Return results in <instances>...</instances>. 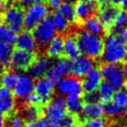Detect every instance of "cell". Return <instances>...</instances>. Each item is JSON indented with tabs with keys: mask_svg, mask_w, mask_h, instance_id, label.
Wrapping results in <instances>:
<instances>
[{
	"mask_svg": "<svg viewBox=\"0 0 127 127\" xmlns=\"http://www.w3.org/2000/svg\"><path fill=\"white\" fill-rule=\"evenodd\" d=\"M77 44L79 53L90 58H97L101 56L104 47V40L98 35L82 31L77 37Z\"/></svg>",
	"mask_w": 127,
	"mask_h": 127,
	"instance_id": "6da1fadb",
	"label": "cell"
},
{
	"mask_svg": "<svg viewBox=\"0 0 127 127\" xmlns=\"http://www.w3.org/2000/svg\"><path fill=\"white\" fill-rule=\"evenodd\" d=\"M101 59L106 64L122 63L125 59V44L117 36L111 34L104 40V47L101 54Z\"/></svg>",
	"mask_w": 127,
	"mask_h": 127,
	"instance_id": "7a4b0ae2",
	"label": "cell"
},
{
	"mask_svg": "<svg viewBox=\"0 0 127 127\" xmlns=\"http://www.w3.org/2000/svg\"><path fill=\"white\" fill-rule=\"evenodd\" d=\"M99 71L103 79L110 84L114 90H119L125 86L126 78L119 64L104 63L101 65Z\"/></svg>",
	"mask_w": 127,
	"mask_h": 127,
	"instance_id": "3957f363",
	"label": "cell"
},
{
	"mask_svg": "<svg viewBox=\"0 0 127 127\" xmlns=\"http://www.w3.org/2000/svg\"><path fill=\"white\" fill-rule=\"evenodd\" d=\"M33 35L37 45L42 47L47 46L49 43L56 36L57 31L52 23L51 18H46L33 29Z\"/></svg>",
	"mask_w": 127,
	"mask_h": 127,
	"instance_id": "277c9868",
	"label": "cell"
},
{
	"mask_svg": "<svg viewBox=\"0 0 127 127\" xmlns=\"http://www.w3.org/2000/svg\"><path fill=\"white\" fill-rule=\"evenodd\" d=\"M66 106L64 98L62 96H57L47 103L43 110L45 119L49 123L59 122L66 114Z\"/></svg>",
	"mask_w": 127,
	"mask_h": 127,
	"instance_id": "5b68a950",
	"label": "cell"
},
{
	"mask_svg": "<svg viewBox=\"0 0 127 127\" xmlns=\"http://www.w3.org/2000/svg\"><path fill=\"white\" fill-rule=\"evenodd\" d=\"M3 22L15 33H19L24 28V11L20 6L9 5L3 11Z\"/></svg>",
	"mask_w": 127,
	"mask_h": 127,
	"instance_id": "8992f818",
	"label": "cell"
},
{
	"mask_svg": "<svg viewBox=\"0 0 127 127\" xmlns=\"http://www.w3.org/2000/svg\"><path fill=\"white\" fill-rule=\"evenodd\" d=\"M48 14V7L42 3L29 7L24 13V28L29 32L32 31L40 22L47 18Z\"/></svg>",
	"mask_w": 127,
	"mask_h": 127,
	"instance_id": "52a82bcc",
	"label": "cell"
},
{
	"mask_svg": "<svg viewBox=\"0 0 127 127\" xmlns=\"http://www.w3.org/2000/svg\"><path fill=\"white\" fill-rule=\"evenodd\" d=\"M93 68V61L92 58L81 55L74 59L68 61V73L71 76L78 78H84L90 70Z\"/></svg>",
	"mask_w": 127,
	"mask_h": 127,
	"instance_id": "ba28073f",
	"label": "cell"
},
{
	"mask_svg": "<svg viewBox=\"0 0 127 127\" xmlns=\"http://www.w3.org/2000/svg\"><path fill=\"white\" fill-rule=\"evenodd\" d=\"M58 92L62 95H80L83 92L82 82L73 76L64 77L57 83Z\"/></svg>",
	"mask_w": 127,
	"mask_h": 127,
	"instance_id": "9c48e42d",
	"label": "cell"
},
{
	"mask_svg": "<svg viewBox=\"0 0 127 127\" xmlns=\"http://www.w3.org/2000/svg\"><path fill=\"white\" fill-rule=\"evenodd\" d=\"M34 59H35V55L32 52L17 48L12 51L10 65L14 71H25L28 69Z\"/></svg>",
	"mask_w": 127,
	"mask_h": 127,
	"instance_id": "30bf717a",
	"label": "cell"
},
{
	"mask_svg": "<svg viewBox=\"0 0 127 127\" xmlns=\"http://www.w3.org/2000/svg\"><path fill=\"white\" fill-rule=\"evenodd\" d=\"M34 79L27 74L19 75L18 79L13 88V95L18 98L25 99L34 92Z\"/></svg>",
	"mask_w": 127,
	"mask_h": 127,
	"instance_id": "8fae6325",
	"label": "cell"
},
{
	"mask_svg": "<svg viewBox=\"0 0 127 127\" xmlns=\"http://www.w3.org/2000/svg\"><path fill=\"white\" fill-rule=\"evenodd\" d=\"M68 73V61L65 59H58L56 62L51 64V67L45 73L48 80L53 85H57L58 81Z\"/></svg>",
	"mask_w": 127,
	"mask_h": 127,
	"instance_id": "7c38bea8",
	"label": "cell"
},
{
	"mask_svg": "<svg viewBox=\"0 0 127 127\" xmlns=\"http://www.w3.org/2000/svg\"><path fill=\"white\" fill-rule=\"evenodd\" d=\"M74 10L76 19L85 21L97 12V4L94 0H79L74 5Z\"/></svg>",
	"mask_w": 127,
	"mask_h": 127,
	"instance_id": "4fadbf2b",
	"label": "cell"
},
{
	"mask_svg": "<svg viewBox=\"0 0 127 127\" xmlns=\"http://www.w3.org/2000/svg\"><path fill=\"white\" fill-rule=\"evenodd\" d=\"M51 60L49 57L41 56L37 58H35L34 61L28 67V72L32 78H41L47 72L49 68L51 65Z\"/></svg>",
	"mask_w": 127,
	"mask_h": 127,
	"instance_id": "5bb4252c",
	"label": "cell"
},
{
	"mask_svg": "<svg viewBox=\"0 0 127 127\" xmlns=\"http://www.w3.org/2000/svg\"><path fill=\"white\" fill-rule=\"evenodd\" d=\"M16 108V100L10 89L0 88V114L8 117L11 115Z\"/></svg>",
	"mask_w": 127,
	"mask_h": 127,
	"instance_id": "9a60e30c",
	"label": "cell"
},
{
	"mask_svg": "<svg viewBox=\"0 0 127 127\" xmlns=\"http://www.w3.org/2000/svg\"><path fill=\"white\" fill-rule=\"evenodd\" d=\"M54 85L47 79L41 78L37 80L34 85V92L40 100L41 104L49 102L52 97Z\"/></svg>",
	"mask_w": 127,
	"mask_h": 127,
	"instance_id": "2e32d148",
	"label": "cell"
},
{
	"mask_svg": "<svg viewBox=\"0 0 127 127\" xmlns=\"http://www.w3.org/2000/svg\"><path fill=\"white\" fill-rule=\"evenodd\" d=\"M102 77L100 71L97 68H92L84 77L82 82V89L85 92H97L100 84L102 83Z\"/></svg>",
	"mask_w": 127,
	"mask_h": 127,
	"instance_id": "e0dca14e",
	"label": "cell"
},
{
	"mask_svg": "<svg viewBox=\"0 0 127 127\" xmlns=\"http://www.w3.org/2000/svg\"><path fill=\"white\" fill-rule=\"evenodd\" d=\"M118 9L115 4H104L98 11V19L102 23L104 28L110 29L112 26L118 14Z\"/></svg>",
	"mask_w": 127,
	"mask_h": 127,
	"instance_id": "ac0fdd59",
	"label": "cell"
},
{
	"mask_svg": "<svg viewBox=\"0 0 127 127\" xmlns=\"http://www.w3.org/2000/svg\"><path fill=\"white\" fill-rule=\"evenodd\" d=\"M15 44H16L18 49L32 53L37 48V44L36 43L33 35L29 31H24V32H19V34L16 37Z\"/></svg>",
	"mask_w": 127,
	"mask_h": 127,
	"instance_id": "d6986e66",
	"label": "cell"
},
{
	"mask_svg": "<svg viewBox=\"0 0 127 127\" xmlns=\"http://www.w3.org/2000/svg\"><path fill=\"white\" fill-rule=\"evenodd\" d=\"M21 113V117L25 120V122H27V124H30L35 123L38 119H40L42 111L37 104H25L23 105Z\"/></svg>",
	"mask_w": 127,
	"mask_h": 127,
	"instance_id": "ffe728a7",
	"label": "cell"
},
{
	"mask_svg": "<svg viewBox=\"0 0 127 127\" xmlns=\"http://www.w3.org/2000/svg\"><path fill=\"white\" fill-rule=\"evenodd\" d=\"M64 38L62 36H55L54 38L49 43L46 49L49 58H58L63 54Z\"/></svg>",
	"mask_w": 127,
	"mask_h": 127,
	"instance_id": "44dd1931",
	"label": "cell"
},
{
	"mask_svg": "<svg viewBox=\"0 0 127 127\" xmlns=\"http://www.w3.org/2000/svg\"><path fill=\"white\" fill-rule=\"evenodd\" d=\"M66 110L72 115H79L83 109V98L80 95H68L64 99Z\"/></svg>",
	"mask_w": 127,
	"mask_h": 127,
	"instance_id": "7402d4cb",
	"label": "cell"
},
{
	"mask_svg": "<svg viewBox=\"0 0 127 127\" xmlns=\"http://www.w3.org/2000/svg\"><path fill=\"white\" fill-rule=\"evenodd\" d=\"M82 115L84 119H94V118H102L104 115L103 106L99 104H86L83 106Z\"/></svg>",
	"mask_w": 127,
	"mask_h": 127,
	"instance_id": "603a6c76",
	"label": "cell"
},
{
	"mask_svg": "<svg viewBox=\"0 0 127 127\" xmlns=\"http://www.w3.org/2000/svg\"><path fill=\"white\" fill-rule=\"evenodd\" d=\"M63 54L65 55L66 58H68L69 59H74L78 56H79L78 44H77V41L74 37L68 36L67 37L64 38Z\"/></svg>",
	"mask_w": 127,
	"mask_h": 127,
	"instance_id": "cb8c5ba5",
	"label": "cell"
},
{
	"mask_svg": "<svg viewBox=\"0 0 127 127\" xmlns=\"http://www.w3.org/2000/svg\"><path fill=\"white\" fill-rule=\"evenodd\" d=\"M84 27L85 31L90 33L100 36L104 32V26L98 18L96 16L89 17L84 21Z\"/></svg>",
	"mask_w": 127,
	"mask_h": 127,
	"instance_id": "d4e9b609",
	"label": "cell"
},
{
	"mask_svg": "<svg viewBox=\"0 0 127 127\" xmlns=\"http://www.w3.org/2000/svg\"><path fill=\"white\" fill-rule=\"evenodd\" d=\"M19 75L14 70H4L0 76V84L2 87L7 89H13L18 79Z\"/></svg>",
	"mask_w": 127,
	"mask_h": 127,
	"instance_id": "484cf974",
	"label": "cell"
},
{
	"mask_svg": "<svg viewBox=\"0 0 127 127\" xmlns=\"http://www.w3.org/2000/svg\"><path fill=\"white\" fill-rule=\"evenodd\" d=\"M114 92V88L105 81H103L97 89V94L99 96L100 101L104 103L110 102L111 99H112Z\"/></svg>",
	"mask_w": 127,
	"mask_h": 127,
	"instance_id": "4316f807",
	"label": "cell"
},
{
	"mask_svg": "<svg viewBox=\"0 0 127 127\" xmlns=\"http://www.w3.org/2000/svg\"><path fill=\"white\" fill-rule=\"evenodd\" d=\"M12 51L11 44L0 42V64L4 67H8L10 65Z\"/></svg>",
	"mask_w": 127,
	"mask_h": 127,
	"instance_id": "83f0119b",
	"label": "cell"
},
{
	"mask_svg": "<svg viewBox=\"0 0 127 127\" xmlns=\"http://www.w3.org/2000/svg\"><path fill=\"white\" fill-rule=\"evenodd\" d=\"M51 20H52V23L54 25L57 32H60V33H64V32H66L68 31L69 22L67 21V19L59 11H56L53 14Z\"/></svg>",
	"mask_w": 127,
	"mask_h": 127,
	"instance_id": "f1b7e54d",
	"label": "cell"
},
{
	"mask_svg": "<svg viewBox=\"0 0 127 127\" xmlns=\"http://www.w3.org/2000/svg\"><path fill=\"white\" fill-rule=\"evenodd\" d=\"M58 11L67 19V21L69 23L74 22L75 19H76L74 5L72 4V3L63 2V4H61V6L58 9Z\"/></svg>",
	"mask_w": 127,
	"mask_h": 127,
	"instance_id": "f546056e",
	"label": "cell"
},
{
	"mask_svg": "<svg viewBox=\"0 0 127 127\" xmlns=\"http://www.w3.org/2000/svg\"><path fill=\"white\" fill-rule=\"evenodd\" d=\"M112 102L121 107L122 109H127V87L117 90L116 92H114V95L112 97Z\"/></svg>",
	"mask_w": 127,
	"mask_h": 127,
	"instance_id": "4dcf8cb0",
	"label": "cell"
},
{
	"mask_svg": "<svg viewBox=\"0 0 127 127\" xmlns=\"http://www.w3.org/2000/svg\"><path fill=\"white\" fill-rule=\"evenodd\" d=\"M16 33L5 25H0V42L13 44L16 41Z\"/></svg>",
	"mask_w": 127,
	"mask_h": 127,
	"instance_id": "1f68e13d",
	"label": "cell"
},
{
	"mask_svg": "<svg viewBox=\"0 0 127 127\" xmlns=\"http://www.w3.org/2000/svg\"><path fill=\"white\" fill-rule=\"evenodd\" d=\"M103 110H104V114L109 118H117L121 116L124 112V109H122L113 102L104 103Z\"/></svg>",
	"mask_w": 127,
	"mask_h": 127,
	"instance_id": "d6a6232c",
	"label": "cell"
},
{
	"mask_svg": "<svg viewBox=\"0 0 127 127\" xmlns=\"http://www.w3.org/2000/svg\"><path fill=\"white\" fill-rule=\"evenodd\" d=\"M127 26V11H119L113 23L111 30L112 33H118L122 29Z\"/></svg>",
	"mask_w": 127,
	"mask_h": 127,
	"instance_id": "836d02e7",
	"label": "cell"
},
{
	"mask_svg": "<svg viewBox=\"0 0 127 127\" xmlns=\"http://www.w3.org/2000/svg\"><path fill=\"white\" fill-rule=\"evenodd\" d=\"M8 119V125L9 127H25V122L21 116L19 115H10L6 117Z\"/></svg>",
	"mask_w": 127,
	"mask_h": 127,
	"instance_id": "e575fe53",
	"label": "cell"
},
{
	"mask_svg": "<svg viewBox=\"0 0 127 127\" xmlns=\"http://www.w3.org/2000/svg\"><path fill=\"white\" fill-rule=\"evenodd\" d=\"M59 123L62 127H76L78 125V120L74 115L66 113L65 116L59 121Z\"/></svg>",
	"mask_w": 127,
	"mask_h": 127,
	"instance_id": "d590c367",
	"label": "cell"
},
{
	"mask_svg": "<svg viewBox=\"0 0 127 127\" xmlns=\"http://www.w3.org/2000/svg\"><path fill=\"white\" fill-rule=\"evenodd\" d=\"M84 101L86 104H99L100 98L97 92H86V94L84 97Z\"/></svg>",
	"mask_w": 127,
	"mask_h": 127,
	"instance_id": "8d00e7d4",
	"label": "cell"
},
{
	"mask_svg": "<svg viewBox=\"0 0 127 127\" xmlns=\"http://www.w3.org/2000/svg\"><path fill=\"white\" fill-rule=\"evenodd\" d=\"M85 127H106V124L102 118H94L87 120L85 124Z\"/></svg>",
	"mask_w": 127,
	"mask_h": 127,
	"instance_id": "74e56055",
	"label": "cell"
},
{
	"mask_svg": "<svg viewBox=\"0 0 127 127\" xmlns=\"http://www.w3.org/2000/svg\"><path fill=\"white\" fill-rule=\"evenodd\" d=\"M43 0H20V7L22 9H28L29 7H32L36 4H41Z\"/></svg>",
	"mask_w": 127,
	"mask_h": 127,
	"instance_id": "f35d334b",
	"label": "cell"
},
{
	"mask_svg": "<svg viewBox=\"0 0 127 127\" xmlns=\"http://www.w3.org/2000/svg\"><path fill=\"white\" fill-rule=\"evenodd\" d=\"M25 101H26V104H37L38 105L39 104H41L40 100L35 93H32L31 95H29L25 98Z\"/></svg>",
	"mask_w": 127,
	"mask_h": 127,
	"instance_id": "ab89813d",
	"label": "cell"
},
{
	"mask_svg": "<svg viewBox=\"0 0 127 127\" xmlns=\"http://www.w3.org/2000/svg\"><path fill=\"white\" fill-rule=\"evenodd\" d=\"M62 4L63 0H48V5L52 10H58Z\"/></svg>",
	"mask_w": 127,
	"mask_h": 127,
	"instance_id": "60d3db41",
	"label": "cell"
},
{
	"mask_svg": "<svg viewBox=\"0 0 127 127\" xmlns=\"http://www.w3.org/2000/svg\"><path fill=\"white\" fill-rule=\"evenodd\" d=\"M118 37L123 44H127V29H122L118 32Z\"/></svg>",
	"mask_w": 127,
	"mask_h": 127,
	"instance_id": "b9f144b4",
	"label": "cell"
},
{
	"mask_svg": "<svg viewBox=\"0 0 127 127\" xmlns=\"http://www.w3.org/2000/svg\"><path fill=\"white\" fill-rule=\"evenodd\" d=\"M96 3L99 4H115L118 3V0H96Z\"/></svg>",
	"mask_w": 127,
	"mask_h": 127,
	"instance_id": "7bdbcfd3",
	"label": "cell"
},
{
	"mask_svg": "<svg viewBox=\"0 0 127 127\" xmlns=\"http://www.w3.org/2000/svg\"><path fill=\"white\" fill-rule=\"evenodd\" d=\"M8 5H9V3L6 0H0V10L1 11H4L7 8Z\"/></svg>",
	"mask_w": 127,
	"mask_h": 127,
	"instance_id": "ee69618b",
	"label": "cell"
},
{
	"mask_svg": "<svg viewBox=\"0 0 127 127\" xmlns=\"http://www.w3.org/2000/svg\"><path fill=\"white\" fill-rule=\"evenodd\" d=\"M6 117L3 114H0V127H5Z\"/></svg>",
	"mask_w": 127,
	"mask_h": 127,
	"instance_id": "f6af8a7d",
	"label": "cell"
},
{
	"mask_svg": "<svg viewBox=\"0 0 127 127\" xmlns=\"http://www.w3.org/2000/svg\"><path fill=\"white\" fill-rule=\"evenodd\" d=\"M122 70H123V72H124V75H125V78L127 79V61L125 62L124 66L122 67Z\"/></svg>",
	"mask_w": 127,
	"mask_h": 127,
	"instance_id": "bcb514c9",
	"label": "cell"
},
{
	"mask_svg": "<svg viewBox=\"0 0 127 127\" xmlns=\"http://www.w3.org/2000/svg\"><path fill=\"white\" fill-rule=\"evenodd\" d=\"M120 5H121V7L124 9V11H127V0H125L123 3H121V4H120Z\"/></svg>",
	"mask_w": 127,
	"mask_h": 127,
	"instance_id": "7dc6e473",
	"label": "cell"
},
{
	"mask_svg": "<svg viewBox=\"0 0 127 127\" xmlns=\"http://www.w3.org/2000/svg\"><path fill=\"white\" fill-rule=\"evenodd\" d=\"M49 127H62L59 122L57 123H49Z\"/></svg>",
	"mask_w": 127,
	"mask_h": 127,
	"instance_id": "c3c4849f",
	"label": "cell"
},
{
	"mask_svg": "<svg viewBox=\"0 0 127 127\" xmlns=\"http://www.w3.org/2000/svg\"><path fill=\"white\" fill-rule=\"evenodd\" d=\"M3 23V11L0 10V25H2Z\"/></svg>",
	"mask_w": 127,
	"mask_h": 127,
	"instance_id": "681fc988",
	"label": "cell"
},
{
	"mask_svg": "<svg viewBox=\"0 0 127 127\" xmlns=\"http://www.w3.org/2000/svg\"><path fill=\"white\" fill-rule=\"evenodd\" d=\"M4 67L0 64V76H1V74L4 72Z\"/></svg>",
	"mask_w": 127,
	"mask_h": 127,
	"instance_id": "f907efd6",
	"label": "cell"
},
{
	"mask_svg": "<svg viewBox=\"0 0 127 127\" xmlns=\"http://www.w3.org/2000/svg\"><path fill=\"white\" fill-rule=\"evenodd\" d=\"M25 127H35V125H34L33 123H30V124H27V125H25Z\"/></svg>",
	"mask_w": 127,
	"mask_h": 127,
	"instance_id": "816d5d0a",
	"label": "cell"
},
{
	"mask_svg": "<svg viewBox=\"0 0 127 127\" xmlns=\"http://www.w3.org/2000/svg\"><path fill=\"white\" fill-rule=\"evenodd\" d=\"M8 3L9 2H11V3H17V2H19L20 0H6Z\"/></svg>",
	"mask_w": 127,
	"mask_h": 127,
	"instance_id": "f5cc1de1",
	"label": "cell"
},
{
	"mask_svg": "<svg viewBox=\"0 0 127 127\" xmlns=\"http://www.w3.org/2000/svg\"><path fill=\"white\" fill-rule=\"evenodd\" d=\"M125 58H127V44L126 45H125Z\"/></svg>",
	"mask_w": 127,
	"mask_h": 127,
	"instance_id": "db71d44e",
	"label": "cell"
},
{
	"mask_svg": "<svg viewBox=\"0 0 127 127\" xmlns=\"http://www.w3.org/2000/svg\"><path fill=\"white\" fill-rule=\"evenodd\" d=\"M66 2H71V3H72V2H75V1H77V0H65Z\"/></svg>",
	"mask_w": 127,
	"mask_h": 127,
	"instance_id": "11a10c76",
	"label": "cell"
},
{
	"mask_svg": "<svg viewBox=\"0 0 127 127\" xmlns=\"http://www.w3.org/2000/svg\"><path fill=\"white\" fill-rule=\"evenodd\" d=\"M124 1H125V0H118V3H119V4H121V3L124 2Z\"/></svg>",
	"mask_w": 127,
	"mask_h": 127,
	"instance_id": "9f6ffc18",
	"label": "cell"
}]
</instances>
